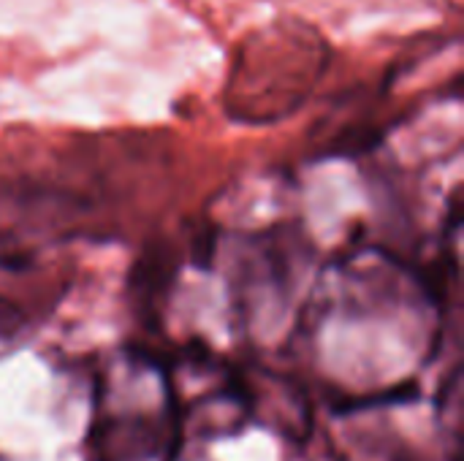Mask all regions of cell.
I'll list each match as a JSON object with an SVG mask.
<instances>
[{
  "label": "cell",
  "instance_id": "3",
  "mask_svg": "<svg viewBox=\"0 0 464 461\" xmlns=\"http://www.w3.org/2000/svg\"><path fill=\"white\" fill-rule=\"evenodd\" d=\"M19 312L14 310V304L0 302V331H14V326H19Z\"/></svg>",
  "mask_w": 464,
  "mask_h": 461
},
{
  "label": "cell",
  "instance_id": "1",
  "mask_svg": "<svg viewBox=\"0 0 464 461\" xmlns=\"http://www.w3.org/2000/svg\"><path fill=\"white\" fill-rule=\"evenodd\" d=\"M329 65L324 35L302 19H277L247 33L226 82L228 114L245 122H272L294 114Z\"/></svg>",
  "mask_w": 464,
  "mask_h": 461
},
{
  "label": "cell",
  "instance_id": "2",
  "mask_svg": "<svg viewBox=\"0 0 464 461\" xmlns=\"http://www.w3.org/2000/svg\"><path fill=\"white\" fill-rule=\"evenodd\" d=\"M171 277H174L171 253L166 247H147L130 274V288L139 299V307L158 310V302H163Z\"/></svg>",
  "mask_w": 464,
  "mask_h": 461
}]
</instances>
